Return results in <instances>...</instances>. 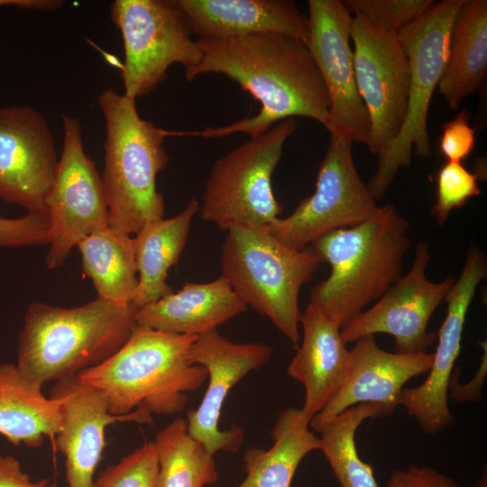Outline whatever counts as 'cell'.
<instances>
[{"mask_svg":"<svg viewBox=\"0 0 487 487\" xmlns=\"http://www.w3.org/2000/svg\"><path fill=\"white\" fill-rule=\"evenodd\" d=\"M199 64L185 70L188 81L219 73L236 82L261 104L260 113L232 124L176 135L206 138L234 133L255 136L274 124L296 116L328 123L329 98L321 74L305 42L281 33H258L225 39H198Z\"/></svg>","mask_w":487,"mask_h":487,"instance_id":"6da1fadb","label":"cell"},{"mask_svg":"<svg viewBox=\"0 0 487 487\" xmlns=\"http://www.w3.org/2000/svg\"><path fill=\"white\" fill-rule=\"evenodd\" d=\"M137 310L133 303L98 297L75 308L33 301L18 335L16 366L41 387L77 376L106 361L127 342L137 327Z\"/></svg>","mask_w":487,"mask_h":487,"instance_id":"7a4b0ae2","label":"cell"},{"mask_svg":"<svg viewBox=\"0 0 487 487\" xmlns=\"http://www.w3.org/2000/svg\"><path fill=\"white\" fill-rule=\"evenodd\" d=\"M409 229V221L388 204L370 219L311 243L331 271L313 287L309 303L342 329L401 276L410 246Z\"/></svg>","mask_w":487,"mask_h":487,"instance_id":"3957f363","label":"cell"},{"mask_svg":"<svg viewBox=\"0 0 487 487\" xmlns=\"http://www.w3.org/2000/svg\"><path fill=\"white\" fill-rule=\"evenodd\" d=\"M196 338L137 326L115 354L77 377L105 394L111 414H177L186 407L187 393L207 379L206 368L189 361Z\"/></svg>","mask_w":487,"mask_h":487,"instance_id":"277c9868","label":"cell"},{"mask_svg":"<svg viewBox=\"0 0 487 487\" xmlns=\"http://www.w3.org/2000/svg\"><path fill=\"white\" fill-rule=\"evenodd\" d=\"M106 120L102 176L109 226L135 235L146 225L164 218L165 202L156 178L170 158L163 147L170 131L143 120L135 99L107 88L97 97Z\"/></svg>","mask_w":487,"mask_h":487,"instance_id":"5b68a950","label":"cell"},{"mask_svg":"<svg viewBox=\"0 0 487 487\" xmlns=\"http://www.w3.org/2000/svg\"><path fill=\"white\" fill-rule=\"evenodd\" d=\"M322 262L310 247H289L266 226L233 225L221 249L222 276L234 291L296 346L299 291Z\"/></svg>","mask_w":487,"mask_h":487,"instance_id":"8992f818","label":"cell"},{"mask_svg":"<svg viewBox=\"0 0 487 487\" xmlns=\"http://www.w3.org/2000/svg\"><path fill=\"white\" fill-rule=\"evenodd\" d=\"M462 3L434 2L397 33L409 64L408 105L400 132L378 155L376 170L366 184L375 200L386 194L399 170L409 166L412 150L419 157L431 154L428 109L446 65L450 31Z\"/></svg>","mask_w":487,"mask_h":487,"instance_id":"52a82bcc","label":"cell"},{"mask_svg":"<svg viewBox=\"0 0 487 487\" xmlns=\"http://www.w3.org/2000/svg\"><path fill=\"white\" fill-rule=\"evenodd\" d=\"M296 128L295 118L285 119L216 160L201 197L202 220L227 231L233 225L267 226L279 218L283 206L271 179Z\"/></svg>","mask_w":487,"mask_h":487,"instance_id":"ba28073f","label":"cell"},{"mask_svg":"<svg viewBox=\"0 0 487 487\" xmlns=\"http://www.w3.org/2000/svg\"><path fill=\"white\" fill-rule=\"evenodd\" d=\"M110 14L124 41L125 96L135 99L149 94L174 63L189 70L201 61L202 52L175 0H115Z\"/></svg>","mask_w":487,"mask_h":487,"instance_id":"9c48e42d","label":"cell"},{"mask_svg":"<svg viewBox=\"0 0 487 487\" xmlns=\"http://www.w3.org/2000/svg\"><path fill=\"white\" fill-rule=\"evenodd\" d=\"M353 142L330 134L317 177L315 192L302 199L285 218L273 220L267 229L293 249L308 247L326 234L359 225L380 209L358 174Z\"/></svg>","mask_w":487,"mask_h":487,"instance_id":"30bf717a","label":"cell"},{"mask_svg":"<svg viewBox=\"0 0 487 487\" xmlns=\"http://www.w3.org/2000/svg\"><path fill=\"white\" fill-rule=\"evenodd\" d=\"M63 147L54 181L45 198L51 239L45 257L50 270L62 266L87 235L109 225L102 177L83 147L79 121L62 115Z\"/></svg>","mask_w":487,"mask_h":487,"instance_id":"8fae6325","label":"cell"},{"mask_svg":"<svg viewBox=\"0 0 487 487\" xmlns=\"http://www.w3.org/2000/svg\"><path fill=\"white\" fill-rule=\"evenodd\" d=\"M350 37L359 94L368 111L372 154L379 155L403 125L409 96V64L398 34L354 16Z\"/></svg>","mask_w":487,"mask_h":487,"instance_id":"7c38bea8","label":"cell"},{"mask_svg":"<svg viewBox=\"0 0 487 487\" xmlns=\"http://www.w3.org/2000/svg\"><path fill=\"white\" fill-rule=\"evenodd\" d=\"M308 47L329 98V134L367 144L370 118L359 94L350 45L353 16L339 0H308Z\"/></svg>","mask_w":487,"mask_h":487,"instance_id":"4fadbf2b","label":"cell"},{"mask_svg":"<svg viewBox=\"0 0 487 487\" xmlns=\"http://www.w3.org/2000/svg\"><path fill=\"white\" fill-rule=\"evenodd\" d=\"M430 257L428 243L418 242L409 271L400 276L372 308L340 330L345 345L368 335L384 333L394 337L396 353H427L436 337L427 331L429 319L455 280L448 276L439 282L430 281L426 275Z\"/></svg>","mask_w":487,"mask_h":487,"instance_id":"5bb4252c","label":"cell"},{"mask_svg":"<svg viewBox=\"0 0 487 487\" xmlns=\"http://www.w3.org/2000/svg\"><path fill=\"white\" fill-rule=\"evenodd\" d=\"M272 348L262 343H234L216 329L197 336L189 350V361L207 372L208 385L196 409L187 412L188 434L215 455L218 451L235 453L244 438L239 427L218 428L221 409L229 391L250 372L270 359Z\"/></svg>","mask_w":487,"mask_h":487,"instance_id":"9a60e30c","label":"cell"},{"mask_svg":"<svg viewBox=\"0 0 487 487\" xmlns=\"http://www.w3.org/2000/svg\"><path fill=\"white\" fill-rule=\"evenodd\" d=\"M486 275L484 253L471 247L462 272L446 295V315L438 332L427 377L420 385L402 391L400 405L417 420L426 434L435 435L454 421L447 403L448 385L460 353L468 308L478 285Z\"/></svg>","mask_w":487,"mask_h":487,"instance_id":"2e32d148","label":"cell"},{"mask_svg":"<svg viewBox=\"0 0 487 487\" xmlns=\"http://www.w3.org/2000/svg\"><path fill=\"white\" fill-rule=\"evenodd\" d=\"M55 142L44 117L28 106L0 108V198L45 209L55 179Z\"/></svg>","mask_w":487,"mask_h":487,"instance_id":"e0dca14e","label":"cell"},{"mask_svg":"<svg viewBox=\"0 0 487 487\" xmlns=\"http://www.w3.org/2000/svg\"><path fill=\"white\" fill-rule=\"evenodd\" d=\"M50 396L61 402L60 427L52 442L66 457L69 487H92L106 446L107 426L117 422L152 424V415L142 410L111 414L105 394L82 383L77 376L55 381Z\"/></svg>","mask_w":487,"mask_h":487,"instance_id":"ac0fdd59","label":"cell"},{"mask_svg":"<svg viewBox=\"0 0 487 487\" xmlns=\"http://www.w3.org/2000/svg\"><path fill=\"white\" fill-rule=\"evenodd\" d=\"M433 354H400L381 349L373 335L354 341L350 350L346 378L331 401L315 415L309 427L318 432L323 425L346 409L361 403L380 407L382 416L399 406L404 385L427 372Z\"/></svg>","mask_w":487,"mask_h":487,"instance_id":"d6986e66","label":"cell"},{"mask_svg":"<svg viewBox=\"0 0 487 487\" xmlns=\"http://www.w3.org/2000/svg\"><path fill=\"white\" fill-rule=\"evenodd\" d=\"M198 39L281 33L305 42L308 21L291 0H175Z\"/></svg>","mask_w":487,"mask_h":487,"instance_id":"ffe728a7","label":"cell"},{"mask_svg":"<svg viewBox=\"0 0 487 487\" xmlns=\"http://www.w3.org/2000/svg\"><path fill=\"white\" fill-rule=\"evenodd\" d=\"M303 339L288 367V374L305 388L301 408L310 421L331 401L344 383L350 365L340 327L321 309L308 303L301 313Z\"/></svg>","mask_w":487,"mask_h":487,"instance_id":"44dd1931","label":"cell"},{"mask_svg":"<svg viewBox=\"0 0 487 487\" xmlns=\"http://www.w3.org/2000/svg\"><path fill=\"white\" fill-rule=\"evenodd\" d=\"M246 308L221 275L209 282H186L179 291L138 308L136 325L169 334L198 336L216 329Z\"/></svg>","mask_w":487,"mask_h":487,"instance_id":"7402d4cb","label":"cell"},{"mask_svg":"<svg viewBox=\"0 0 487 487\" xmlns=\"http://www.w3.org/2000/svg\"><path fill=\"white\" fill-rule=\"evenodd\" d=\"M486 74L487 1L463 0L451 27L447 61L437 88L455 110L479 89Z\"/></svg>","mask_w":487,"mask_h":487,"instance_id":"603a6c76","label":"cell"},{"mask_svg":"<svg viewBox=\"0 0 487 487\" xmlns=\"http://www.w3.org/2000/svg\"><path fill=\"white\" fill-rule=\"evenodd\" d=\"M16 364L0 363V435L12 445L41 447L54 440L61 422L60 399L46 397Z\"/></svg>","mask_w":487,"mask_h":487,"instance_id":"cb8c5ba5","label":"cell"},{"mask_svg":"<svg viewBox=\"0 0 487 487\" xmlns=\"http://www.w3.org/2000/svg\"><path fill=\"white\" fill-rule=\"evenodd\" d=\"M198 211L193 198L176 216L152 222L133 236L138 285L133 303L138 308L173 292L166 282L168 272L179 262Z\"/></svg>","mask_w":487,"mask_h":487,"instance_id":"d4e9b609","label":"cell"},{"mask_svg":"<svg viewBox=\"0 0 487 487\" xmlns=\"http://www.w3.org/2000/svg\"><path fill=\"white\" fill-rule=\"evenodd\" d=\"M309 420L301 409L280 412L269 449L249 447L243 456L246 477L236 487H290L302 459L320 449V439L309 429Z\"/></svg>","mask_w":487,"mask_h":487,"instance_id":"484cf974","label":"cell"},{"mask_svg":"<svg viewBox=\"0 0 487 487\" xmlns=\"http://www.w3.org/2000/svg\"><path fill=\"white\" fill-rule=\"evenodd\" d=\"M77 247L82 269L91 279L97 297L133 303L138 285L133 237L108 225L84 237Z\"/></svg>","mask_w":487,"mask_h":487,"instance_id":"4316f807","label":"cell"},{"mask_svg":"<svg viewBox=\"0 0 487 487\" xmlns=\"http://www.w3.org/2000/svg\"><path fill=\"white\" fill-rule=\"evenodd\" d=\"M153 442L159 463L156 487H205L217 482L215 455L188 434L186 418H174Z\"/></svg>","mask_w":487,"mask_h":487,"instance_id":"83f0119b","label":"cell"},{"mask_svg":"<svg viewBox=\"0 0 487 487\" xmlns=\"http://www.w3.org/2000/svg\"><path fill=\"white\" fill-rule=\"evenodd\" d=\"M381 415L377 405L357 404L332 418L318 431L319 450L341 487H379L372 466L359 457L354 436L365 419Z\"/></svg>","mask_w":487,"mask_h":487,"instance_id":"f1b7e54d","label":"cell"},{"mask_svg":"<svg viewBox=\"0 0 487 487\" xmlns=\"http://www.w3.org/2000/svg\"><path fill=\"white\" fill-rule=\"evenodd\" d=\"M159 463L153 441L136 447L100 473L92 487H156Z\"/></svg>","mask_w":487,"mask_h":487,"instance_id":"f546056e","label":"cell"},{"mask_svg":"<svg viewBox=\"0 0 487 487\" xmlns=\"http://www.w3.org/2000/svg\"><path fill=\"white\" fill-rule=\"evenodd\" d=\"M478 175L470 172L461 162L446 161L438 170L436 201L431 208L438 225H442L450 213L465 205L468 200L481 194Z\"/></svg>","mask_w":487,"mask_h":487,"instance_id":"4dcf8cb0","label":"cell"},{"mask_svg":"<svg viewBox=\"0 0 487 487\" xmlns=\"http://www.w3.org/2000/svg\"><path fill=\"white\" fill-rule=\"evenodd\" d=\"M345 7L381 28L398 33L418 20L435 2L433 0H345Z\"/></svg>","mask_w":487,"mask_h":487,"instance_id":"1f68e13d","label":"cell"},{"mask_svg":"<svg viewBox=\"0 0 487 487\" xmlns=\"http://www.w3.org/2000/svg\"><path fill=\"white\" fill-rule=\"evenodd\" d=\"M51 217L47 208L30 211L19 218L0 216V247L50 244Z\"/></svg>","mask_w":487,"mask_h":487,"instance_id":"d6a6232c","label":"cell"},{"mask_svg":"<svg viewBox=\"0 0 487 487\" xmlns=\"http://www.w3.org/2000/svg\"><path fill=\"white\" fill-rule=\"evenodd\" d=\"M471 115L463 109L443 125L439 152L446 161L461 162L475 146V131L469 124Z\"/></svg>","mask_w":487,"mask_h":487,"instance_id":"836d02e7","label":"cell"},{"mask_svg":"<svg viewBox=\"0 0 487 487\" xmlns=\"http://www.w3.org/2000/svg\"><path fill=\"white\" fill-rule=\"evenodd\" d=\"M386 487H461L447 475L428 466L410 465L393 472Z\"/></svg>","mask_w":487,"mask_h":487,"instance_id":"e575fe53","label":"cell"},{"mask_svg":"<svg viewBox=\"0 0 487 487\" xmlns=\"http://www.w3.org/2000/svg\"><path fill=\"white\" fill-rule=\"evenodd\" d=\"M0 487H58L56 482L45 478L32 482L23 472L18 459L13 455H0Z\"/></svg>","mask_w":487,"mask_h":487,"instance_id":"d590c367","label":"cell"},{"mask_svg":"<svg viewBox=\"0 0 487 487\" xmlns=\"http://www.w3.org/2000/svg\"><path fill=\"white\" fill-rule=\"evenodd\" d=\"M484 353L482 357L480 367L474 377L467 383L460 384L455 377H451L447 397L455 402L477 401L482 397V388L487 371L486 342L482 343Z\"/></svg>","mask_w":487,"mask_h":487,"instance_id":"8d00e7d4","label":"cell"},{"mask_svg":"<svg viewBox=\"0 0 487 487\" xmlns=\"http://www.w3.org/2000/svg\"><path fill=\"white\" fill-rule=\"evenodd\" d=\"M63 5L60 0H0V6L15 5L37 11H54Z\"/></svg>","mask_w":487,"mask_h":487,"instance_id":"74e56055","label":"cell"}]
</instances>
